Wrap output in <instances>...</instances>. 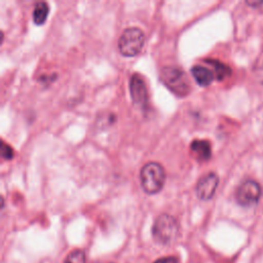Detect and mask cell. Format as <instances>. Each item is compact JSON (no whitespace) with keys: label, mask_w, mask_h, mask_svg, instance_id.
Returning a JSON list of instances; mask_svg holds the SVG:
<instances>
[{"label":"cell","mask_w":263,"mask_h":263,"mask_svg":"<svg viewBox=\"0 0 263 263\" xmlns=\"http://www.w3.org/2000/svg\"><path fill=\"white\" fill-rule=\"evenodd\" d=\"M129 92L133 102L139 107H146L148 101V92L145 81L143 78L135 73L130 76L129 79Z\"/></svg>","instance_id":"52a82bcc"},{"label":"cell","mask_w":263,"mask_h":263,"mask_svg":"<svg viewBox=\"0 0 263 263\" xmlns=\"http://www.w3.org/2000/svg\"><path fill=\"white\" fill-rule=\"evenodd\" d=\"M49 12V6L46 2L40 1L37 2L34 6L33 13H32V18L35 25H43L45 21L47 20V15Z\"/></svg>","instance_id":"30bf717a"},{"label":"cell","mask_w":263,"mask_h":263,"mask_svg":"<svg viewBox=\"0 0 263 263\" xmlns=\"http://www.w3.org/2000/svg\"><path fill=\"white\" fill-rule=\"evenodd\" d=\"M191 75L200 86H209L215 78L212 70L200 65H196L191 68Z\"/></svg>","instance_id":"9c48e42d"},{"label":"cell","mask_w":263,"mask_h":263,"mask_svg":"<svg viewBox=\"0 0 263 263\" xmlns=\"http://www.w3.org/2000/svg\"><path fill=\"white\" fill-rule=\"evenodd\" d=\"M178 262H179V260H178L177 257L166 256V257H162V258L157 259L153 263H178Z\"/></svg>","instance_id":"5bb4252c"},{"label":"cell","mask_w":263,"mask_h":263,"mask_svg":"<svg viewBox=\"0 0 263 263\" xmlns=\"http://www.w3.org/2000/svg\"><path fill=\"white\" fill-rule=\"evenodd\" d=\"M206 63L213 67V69H214L213 73L218 80H223L224 78L229 76L231 73V70L229 69V67L227 65H225L217 60H206Z\"/></svg>","instance_id":"8fae6325"},{"label":"cell","mask_w":263,"mask_h":263,"mask_svg":"<svg viewBox=\"0 0 263 263\" xmlns=\"http://www.w3.org/2000/svg\"><path fill=\"white\" fill-rule=\"evenodd\" d=\"M13 150L11 148V146H9L8 144H6L4 141L1 142V156L4 159H11L13 157Z\"/></svg>","instance_id":"4fadbf2b"},{"label":"cell","mask_w":263,"mask_h":263,"mask_svg":"<svg viewBox=\"0 0 263 263\" xmlns=\"http://www.w3.org/2000/svg\"><path fill=\"white\" fill-rule=\"evenodd\" d=\"M110 263H114V262H110Z\"/></svg>","instance_id":"2e32d148"},{"label":"cell","mask_w":263,"mask_h":263,"mask_svg":"<svg viewBox=\"0 0 263 263\" xmlns=\"http://www.w3.org/2000/svg\"><path fill=\"white\" fill-rule=\"evenodd\" d=\"M160 77L166 87L171 89V91H173L175 95L179 97H185L189 93L190 81L182 69L176 66H166L162 68Z\"/></svg>","instance_id":"3957f363"},{"label":"cell","mask_w":263,"mask_h":263,"mask_svg":"<svg viewBox=\"0 0 263 263\" xmlns=\"http://www.w3.org/2000/svg\"><path fill=\"white\" fill-rule=\"evenodd\" d=\"M190 150L199 161H205L212 155L211 144L206 140H193L190 144Z\"/></svg>","instance_id":"ba28073f"},{"label":"cell","mask_w":263,"mask_h":263,"mask_svg":"<svg viewBox=\"0 0 263 263\" xmlns=\"http://www.w3.org/2000/svg\"><path fill=\"white\" fill-rule=\"evenodd\" d=\"M219 185V177L217 174L211 172L206 175H203L198 181L195 186V192L199 199L201 200H209L211 199Z\"/></svg>","instance_id":"8992f818"},{"label":"cell","mask_w":263,"mask_h":263,"mask_svg":"<svg viewBox=\"0 0 263 263\" xmlns=\"http://www.w3.org/2000/svg\"><path fill=\"white\" fill-rule=\"evenodd\" d=\"M180 226L178 221L168 214H160L152 226V236L157 243L171 245L179 236Z\"/></svg>","instance_id":"6da1fadb"},{"label":"cell","mask_w":263,"mask_h":263,"mask_svg":"<svg viewBox=\"0 0 263 263\" xmlns=\"http://www.w3.org/2000/svg\"><path fill=\"white\" fill-rule=\"evenodd\" d=\"M140 181L141 186L146 193H158L165 182V172L163 166L155 161L147 162L140 171Z\"/></svg>","instance_id":"7a4b0ae2"},{"label":"cell","mask_w":263,"mask_h":263,"mask_svg":"<svg viewBox=\"0 0 263 263\" xmlns=\"http://www.w3.org/2000/svg\"><path fill=\"white\" fill-rule=\"evenodd\" d=\"M64 263H86L85 253L79 249L73 250L67 255Z\"/></svg>","instance_id":"7c38bea8"},{"label":"cell","mask_w":263,"mask_h":263,"mask_svg":"<svg viewBox=\"0 0 263 263\" xmlns=\"http://www.w3.org/2000/svg\"><path fill=\"white\" fill-rule=\"evenodd\" d=\"M144 43V32L140 28L129 27L122 32L118 40V48L122 55L130 58L137 55L141 51Z\"/></svg>","instance_id":"277c9868"},{"label":"cell","mask_w":263,"mask_h":263,"mask_svg":"<svg viewBox=\"0 0 263 263\" xmlns=\"http://www.w3.org/2000/svg\"><path fill=\"white\" fill-rule=\"evenodd\" d=\"M247 4L253 7H258L260 5H263V0H251V1H247Z\"/></svg>","instance_id":"9a60e30c"},{"label":"cell","mask_w":263,"mask_h":263,"mask_svg":"<svg viewBox=\"0 0 263 263\" xmlns=\"http://www.w3.org/2000/svg\"><path fill=\"white\" fill-rule=\"evenodd\" d=\"M261 196V187L254 180L242 182L236 189V201L242 206H251L258 202Z\"/></svg>","instance_id":"5b68a950"}]
</instances>
